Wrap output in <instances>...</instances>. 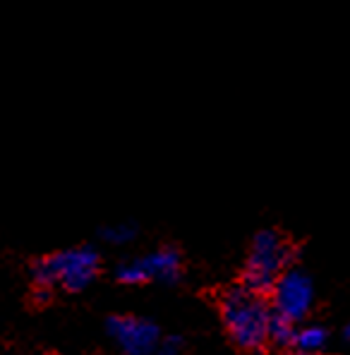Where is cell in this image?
Returning a JSON list of instances; mask_svg holds the SVG:
<instances>
[{"mask_svg":"<svg viewBox=\"0 0 350 355\" xmlns=\"http://www.w3.org/2000/svg\"><path fill=\"white\" fill-rule=\"evenodd\" d=\"M218 307H221L223 327H226L235 346L245 348V351H257L269 343L274 310L262 293L243 284L233 286L221 295Z\"/></svg>","mask_w":350,"mask_h":355,"instance_id":"obj_1","label":"cell"},{"mask_svg":"<svg viewBox=\"0 0 350 355\" xmlns=\"http://www.w3.org/2000/svg\"><path fill=\"white\" fill-rule=\"evenodd\" d=\"M98 252L89 245L70 248L53 252L34 264V286L36 288L53 291V286H62L67 291H82L94 281L98 271Z\"/></svg>","mask_w":350,"mask_h":355,"instance_id":"obj_2","label":"cell"},{"mask_svg":"<svg viewBox=\"0 0 350 355\" xmlns=\"http://www.w3.org/2000/svg\"><path fill=\"white\" fill-rule=\"evenodd\" d=\"M292 257L290 243L279 231H259L252 240L247 262L243 269V286L257 291V293H271L276 281L288 271Z\"/></svg>","mask_w":350,"mask_h":355,"instance_id":"obj_3","label":"cell"},{"mask_svg":"<svg viewBox=\"0 0 350 355\" xmlns=\"http://www.w3.org/2000/svg\"><path fill=\"white\" fill-rule=\"evenodd\" d=\"M271 310L274 315L283 317V320L302 322L307 317V312L312 310V302H315V286L312 279L300 269H288L276 286L271 288Z\"/></svg>","mask_w":350,"mask_h":355,"instance_id":"obj_4","label":"cell"},{"mask_svg":"<svg viewBox=\"0 0 350 355\" xmlns=\"http://www.w3.org/2000/svg\"><path fill=\"white\" fill-rule=\"evenodd\" d=\"M120 284L139 286L146 281H164L175 284L180 279V254L173 248H161L137 259H128L116 269Z\"/></svg>","mask_w":350,"mask_h":355,"instance_id":"obj_5","label":"cell"},{"mask_svg":"<svg viewBox=\"0 0 350 355\" xmlns=\"http://www.w3.org/2000/svg\"><path fill=\"white\" fill-rule=\"evenodd\" d=\"M108 336L128 355H149L159 348L161 331L151 320L134 315H116L108 320Z\"/></svg>","mask_w":350,"mask_h":355,"instance_id":"obj_6","label":"cell"},{"mask_svg":"<svg viewBox=\"0 0 350 355\" xmlns=\"http://www.w3.org/2000/svg\"><path fill=\"white\" fill-rule=\"evenodd\" d=\"M329 343V334L326 329L320 324H305L297 327L295 338H292V351L297 353H310V355H320Z\"/></svg>","mask_w":350,"mask_h":355,"instance_id":"obj_7","label":"cell"},{"mask_svg":"<svg viewBox=\"0 0 350 355\" xmlns=\"http://www.w3.org/2000/svg\"><path fill=\"white\" fill-rule=\"evenodd\" d=\"M297 324L283 320V317L274 315L271 320V329H269V341L276 343V346H292V338H295Z\"/></svg>","mask_w":350,"mask_h":355,"instance_id":"obj_8","label":"cell"},{"mask_svg":"<svg viewBox=\"0 0 350 355\" xmlns=\"http://www.w3.org/2000/svg\"><path fill=\"white\" fill-rule=\"evenodd\" d=\"M134 233H137V228L132 226V223L123 221V223H113V226H106L101 231V236L108 240V243L113 245H125L130 243V240L134 238Z\"/></svg>","mask_w":350,"mask_h":355,"instance_id":"obj_9","label":"cell"},{"mask_svg":"<svg viewBox=\"0 0 350 355\" xmlns=\"http://www.w3.org/2000/svg\"><path fill=\"white\" fill-rule=\"evenodd\" d=\"M182 351V338L180 336H166L164 341L159 343L156 353L159 355H180Z\"/></svg>","mask_w":350,"mask_h":355,"instance_id":"obj_10","label":"cell"},{"mask_svg":"<svg viewBox=\"0 0 350 355\" xmlns=\"http://www.w3.org/2000/svg\"><path fill=\"white\" fill-rule=\"evenodd\" d=\"M343 341L350 343V322H348L346 327H343Z\"/></svg>","mask_w":350,"mask_h":355,"instance_id":"obj_11","label":"cell"},{"mask_svg":"<svg viewBox=\"0 0 350 355\" xmlns=\"http://www.w3.org/2000/svg\"><path fill=\"white\" fill-rule=\"evenodd\" d=\"M290 355H310V353H297V351H292Z\"/></svg>","mask_w":350,"mask_h":355,"instance_id":"obj_12","label":"cell"}]
</instances>
